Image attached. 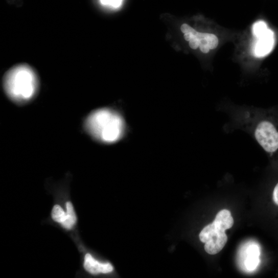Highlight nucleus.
Wrapping results in <instances>:
<instances>
[{
    "mask_svg": "<svg viewBox=\"0 0 278 278\" xmlns=\"http://www.w3.org/2000/svg\"><path fill=\"white\" fill-rule=\"evenodd\" d=\"M88 132L97 141L112 144L123 136L125 124L121 116L108 109H101L92 112L85 121Z\"/></svg>",
    "mask_w": 278,
    "mask_h": 278,
    "instance_id": "f257e3e1",
    "label": "nucleus"
},
{
    "mask_svg": "<svg viewBox=\"0 0 278 278\" xmlns=\"http://www.w3.org/2000/svg\"><path fill=\"white\" fill-rule=\"evenodd\" d=\"M4 84L8 97L18 103H26L37 92L38 80L33 68L27 64L17 65L6 75Z\"/></svg>",
    "mask_w": 278,
    "mask_h": 278,
    "instance_id": "f03ea898",
    "label": "nucleus"
},
{
    "mask_svg": "<svg viewBox=\"0 0 278 278\" xmlns=\"http://www.w3.org/2000/svg\"><path fill=\"white\" fill-rule=\"evenodd\" d=\"M255 136L266 152L273 153L278 150V131L272 123L264 121L259 124Z\"/></svg>",
    "mask_w": 278,
    "mask_h": 278,
    "instance_id": "7ed1b4c3",
    "label": "nucleus"
},
{
    "mask_svg": "<svg viewBox=\"0 0 278 278\" xmlns=\"http://www.w3.org/2000/svg\"><path fill=\"white\" fill-rule=\"evenodd\" d=\"M257 38L254 49L256 55L258 57L264 56L272 49L274 44L273 34L271 31L267 29Z\"/></svg>",
    "mask_w": 278,
    "mask_h": 278,
    "instance_id": "20e7f679",
    "label": "nucleus"
},
{
    "mask_svg": "<svg viewBox=\"0 0 278 278\" xmlns=\"http://www.w3.org/2000/svg\"><path fill=\"white\" fill-rule=\"evenodd\" d=\"M84 267L87 271L94 274L108 273L113 270V267L110 263H100L89 253L85 256Z\"/></svg>",
    "mask_w": 278,
    "mask_h": 278,
    "instance_id": "39448f33",
    "label": "nucleus"
},
{
    "mask_svg": "<svg viewBox=\"0 0 278 278\" xmlns=\"http://www.w3.org/2000/svg\"><path fill=\"white\" fill-rule=\"evenodd\" d=\"M214 224L217 229L220 232H225L231 228L234 224L231 214L228 210H222L217 215Z\"/></svg>",
    "mask_w": 278,
    "mask_h": 278,
    "instance_id": "423d86ee",
    "label": "nucleus"
},
{
    "mask_svg": "<svg viewBox=\"0 0 278 278\" xmlns=\"http://www.w3.org/2000/svg\"><path fill=\"white\" fill-rule=\"evenodd\" d=\"M227 241L228 238L226 234L225 233H223L205 243L204 249L208 254H216L223 249Z\"/></svg>",
    "mask_w": 278,
    "mask_h": 278,
    "instance_id": "0eeeda50",
    "label": "nucleus"
},
{
    "mask_svg": "<svg viewBox=\"0 0 278 278\" xmlns=\"http://www.w3.org/2000/svg\"><path fill=\"white\" fill-rule=\"evenodd\" d=\"M259 247L255 245L250 246L247 250V257L245 261V265L249 270H253L258 266L260 260Z\"/></svg>",
    "mask_w": 278,
    "mask_h": 278,
    "instance_id": "6e6552de",
    "label": "nucleus"
},
{
    "mask_svg": "<svg viewBox=\"0 0 278 278\" xmlns=\"http://www.w3.org/2000/svg\"><path fill=\"white\" fill-rule=\"evenodd\" d=\"M225 232H220L216 228L214 223L205 226L199 234L200 240L203 243L212 240L214 238Z\"/></svg>",
    "mask_w": 278,
    "mask_h": 278,
    "instance_id": "1a4fd4ad",
    "label": "nucleus"
},
{
    "mask_svg": "<svg viewBox=\"0 0 278 278\" xmlns=\"http://www.w3.org/2000/svg\"><path fill=\"white\" fill-rule=\"evenodd\" d=\"M66 207V220L61 224L62 226L66 229H71L77 222V217L73 204L71 202H67Z\"/></svg>",
    "mask_w": 278,
    "mask_h": 278,
    "instance_id": "9d476101",
    "label": "nucleus"
},
{
    "mask_svg": "<svg viewBox=\"0 0 278 278\" xmlns=\"http://www.w3.org/2000/svg\"><path fill=\"white\" fill-rule=\"evenodd\" d=\"M52 217L55 222L61 224L67 219L66 213H65L61 207L57 204L53 207Z\"/></svg>",
    "mask_w": 278,
    "mask_h": 278,
    "instance_id": "9b49d317",
    "label": "nucleus"
},
{
    "mask_svg": "<svg viewBox=\"0 0 278 278\" xmlns=\"http://www.w3.org/2000/svg\"><path fill=\"white\" fill-rule=\"evenodd\" d=\"M195 36L200 40V44L199 48L201 51L203 53H207L210 51L211 49L208 47L207 42L205 39V33H198L196 34Z\"/></svg>",
    "mask_w": 278,
    "mask_h": 278,
    "instance_id": "f8f14e48",
    "label": "nucleus"
},
{
    "mask_svg": "<svg viewBox=\"0 0 278 278\" xmlns=\"http://www.w3.org/2000/svg\"><path fill=\"white\" fill-rule=\"evenodd\" d=\"M205 39L211 50L215 49L218 46L219 39L215 35L205 33Z\"/></svg>",
    "mask_w": 278,
    "mask_h": 278,
    "instance_id": "ddd939ff",
    "label": "nucleus"
},
{
    "mask_svg": "<svg viewBox=\"0 0 278 278\" xmlns=\"http://www.w3.org/2000/svg\"><path fill=\"white\" fill-rule=\"evenodd\" d=\"M267 30L266 24L263 21L256 23L253 27L254 35L258 37Z\"/></svg>",
    "mask_w": 278,
    "mask_h": 278,
    "instance_id": "4468645a",
    "label": "nucleus"
},
{
    "mask_svg": "<svg viewBox=\"0 0 278 278\" xmlns=\"http://www.w3.org/2000/svg\"><path fill=\"white\" fill-rule=\"evenodd\" d=\"M122 1V0H101V3L105 6L117 8L121 5Z\"/></svg>",
    "mask_w": 278,
    "mask_h": 278,
    "instance_id": "2eb2a0df",
    "label": "nucleus"
},
{
    "mask_svg": "<svg viewBox=\"0 0 278 278\" xmlns=\"http://www.w3.org/2000/svg\"><path fill=\"white\" fill-rule=\"evenodd\" d=\"M180 29H181V32L184 34L187 33H192L195 35H196V34L197 33V32L196 31H195L194 29H193L190 26L186 24H183L181 26Z\"/></svg>",
    "mask_w": 278,
    "mask_h": 278,
    "instance_id": "dca6fc26",
    "label": "nucleus"
},
{
    "mask_svg": "<svg viewBox=\"0 0 278 278\" xmlns=\"http://www.w3.org/2000/svg\"><path fill=\"white\" fill-rule=\"evenodd\" d=\"M199 44L200 40L196 36L189 41V46L193 50L197 49L199 47Z\"/></svg>",
    "mask_w": 278,
    "mask_h": 278,
    "instance_id": "f3484780",
    "label": "nucleus"
},
{
    "mask_svg": "<svg viewBox=\"0 0 278 278\" xmlns=\"http://www.w3.org/2000/svg\"><path fill=\"white\" fill-rule=\"evenodd\" d=\"M273 199L274 203L278 205V183L275 186L273 190Z\"/></svg>",
    "mask_w": 278,
    "mask_h": 278,
    "instance_id": "a211bd4d",
    "label": "nucleus"
},
{
    "mask_svg": "<svg viewBox=\"0 0 278 278\" xmlns=\"http://www.w3.org/2000/svg\"><path fill=\"white\" fill-rule=\"evenodd\" d=\"M195 35L192 33H187L184 34V38L187 41H190L194 38Z\"/></svg>",
    "mask_w": 278,
    "mask_h": 278,
    "instance_id": "6ab92c4d",
    "label": "nucleus"
}]
</instances>
